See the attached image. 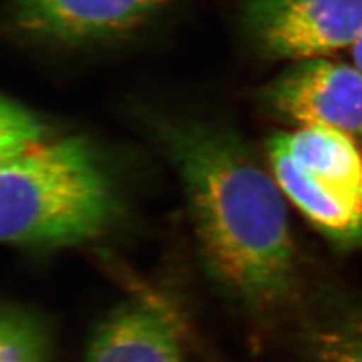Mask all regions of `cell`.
Masks as SVG:
<instances>
[{
    "label": "cell",
    "instance_id": "6da1fadb",
    "mask_svg": "<svg viewBox=\"0 0 362 362\" xmlns=\"http://www.w3.org/2000/svg\"><path fill=\"white\" fill-rule=\"evenodd\" d=\"M163 145L180 174L204 264L246 313L274 319L305 291L282 192L228 132L166 122Z\"/></svg>",
    "mask_w": 362,
    "mask_h": 362
},
{
    "label": "cell",
    "instance_id": "7a4b0ae2",
    "mask_svg": "<svg viewBox=\"0 0 362 362\" xmlns=\"http://www.w3.org/2000/svg\"><path fill=\"white\" fill-rule=\"evenodd\" d=\"M106 169L83 139H42L0 158V242L61 247L100 235L117 218Z\"/></svg>",
    "mask_w": 362,
    "mask_h": 362
},
{
    "label": "cell",
    "instance_id": "3957f363",
    "mask_svg": "<svg viewBox=\"0 0 362 362\" xmlns=\"http://www.w3.org/2000/svg\"><path fill=\"white\" fill-rule=\"evenodd\" d=\"M276 185L314 228L344 251H362V153L325 126H300L267 142Z\"/></svg>",
    "mask_w": 362,
    "mask_h": 362
},
{
    "label": "cell",
    "instance_id": "277c9868",
    "mask_svg": "<svg viewBox=\"0 0 362 362\" xmlns=\"http://www.w3.org/2000/svg\"><path fill=\"white\" fill-rule=\"evenodd\" d=\"M245 25L270 59L325 58L362 35V0H246Z\"/></svg>",
    "mask_w": 362,
    "mask_h": 362
},
{
    "label": "cell",
    "instance_id": "5b68a950",
    "mask_svg": "<svg viewBox=\"0 0 362 362\" xmlns=\"http://www.w3.org/2000/svg\"><path fill=\"white\" fill-rule=\"evenodd\" d=\"M266 107L298 126H325L362 142V73L354 64L296 62L263 94Z\"/></svg>",
    "mask_w": 362,
    "mask_h": 362
},
{
    "label": "cell",
    "instance_id": "8992f818",
    "mask_svg": "<svg viewBox=\"0 0 362 362\" xmlns=\"http://www.w3.org/2000/svg\"><path fill=\"white\" fill-rule=\"evenodd\" d=\"M169 0H13L11 17L28 40L77 45L110 41L148 23Z\"/></svg>",
    "mask_w": 362,
    "mask_h": 362
},
{
    "label": "cell",
    "instance_id": "52a82bcc",
    "mask_svg": "<svg viewBox=\"0 0 362 362\" xmlns=\"http://www.w3.org/2000/svg\"><path fill=\"white\" fill-rule=\"evenodd\" d=\"M86 362H186L178 332L162 311L126 302L105 315L90 335Z\"/></svg>",
    "mask_w": 362,
    "mask_h": 362
},
{
    "label": "cell",
    "instance_id": "ba28073f",
    "mask_svg": "<svg viewBox=\"0 0 362 362\" xmlns=\"http://www.w3.org/2000/svg\"><path fill=\"white\" fill-rule=\"evenodd\" d=\"M296 310L302 362H362V298L320 287L305 293Z\"/></svg>",
    "mask_w": 362,
    "mask_h": 362
},
{
    "label": "cell",
    "instance_id": "9c48e42d",
    "mask_svg": "<svg viewBox=\"0 0 362 362\" xmlns=\"http://www.w3.org/2000/svg\"><path fill=\"white\" fill-rule=\"evenodd\" d=\"M53 337L44 317L20 305H0V362H52Z\"/></svg>",
    "mask_w": 362,
    "mask_h": 362
},
{
    "label": "cell",
    "instance_id": "30bf717a",
    "mask_svg": "<svg viewBox=\"0 0 362 362\" xmlns=\"http://www.w3.org/2000/svg\"><path fill=\"white\" fill-rule=\"evenodd\" d=\"M45 127L38 118L0 95V158L42 139Z\"/></svg>",
    "mask_w": 362,
    "mask_h": 362
},
{
    "label": "cell",
    "instance_id": "8fae6325",
    "mask_svg": "<svg viewBox=\"0 0 362 362\" xmlns=\"http://www.w3.org/2000/svg\"><path fill=\"white\" fill-rule=\"evenodd\" d=\"M350 50H352V64L362 73V35L350 47Z\"/></svg>",
    "mask_w": 362,
    "mask_h": 362
}]
</instances>
